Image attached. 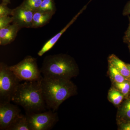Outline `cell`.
Masks as SVG:
<instances>
[{"label":"cell","instance_id":"13","mask_svg":"<svg viewBox=\"0 0 130 130\" xmlns=\"http://www.w3.org/2000/svg\"><path fill=\"white\" fill-rule=\"evenodd\" d=\"M6 130H30L26 115L20 113L13 121Z\"/></svg>","mask_w":130,"mask_h":130},{"label":"cell","instance_id":"10","mask_svg":"<svg viewBox=\"0 0 130 130\" xmlns=\"http://www.w3.org/2000/svg\"><path fill=\"white\" fill-rule=\"evenodd\" d=\"M20 29L18 25L13 24L0 29V45L6 46L12 42Z\"/></svg>","mask_w":130,"mask_h":130},{"label":"cell","instance_id":"3","mask_svg":"<svg viewBox=\"0 0 130 130\" xmlns=\"http://www.w3.org/2000/svg\"><path fill=\"white\" fill-rule=\"evenodd\" d=\"M41 72L44 77L70 79L79 73V69L71 56L60 54L48 55L42 64Z\"/></svg>","mask_w":130,"mask_h":130},{"label":"cell","instance_id":"23","mask_svg":"<svg viewBox=\"0 0 130 130\" xmlns=\"http://www.w3.org/2000/svg\"><path fill=\"white\" fill-rule=\"evenodd\" d=\"M129 24L128 29L125 32V36L124 37V40L127 43L130 42V17H129Z\"/></svg>","mask_w":130,"mask_h":130},{"label":"cell","instance_id":"17","mask_svg":"<svg viewBox=\"0 0 130 130\" xmlns=\"http://www.w3.org/2000/svg\"><path fill=\"white\" fill-rule=\"evenodd\" d=\"M109 70L112 79L115 83H121L125 81V78L112 65L109 64Z\"/></svg>","mask_w":130,"mask_h":130},{"label":"cell","instance_id":"5","mask_svg":"<svg viewBox=\"0 0 130 130\" xmlns=\"http://www.w3.org/2000/svg\"><path fill=\"white\" fill-rule=\"evenodd\" d=\"M9 67L21 81H40L43 77L38 66L37 59L31 56H26L18 64Z\"/></svg>","mask_w":130,"mask_h":130},{"label":"cell","instance_id":"8","mask_svg":"<svg viewBox=\"0 0 130 130\" xmlns=\"http://www.w3.org/2000/svg\"><path fill=\"white\" fill-rule=\"evenodd\" d=\"M20 112L18 107L10 102H0V129L6 130Z\"/></svg>","mask_w":130,"mask_h":130},{"label":"cell","instance_id":"28","mask_svg":"<svg viewBox=\"0 0 130 130\" xmlns=\"http://www.w3.org/2000/svg\"><path fill=\"white\" fill-rule=\"evenodd\" d=\"M128 43H129V50L130 51V42Z\"/></svg>","mask_w":130,"mask_h":130},{"label":"cell","instance_id":"27","mask_svg":"<svg viewBox=\"0 0 130 130\" xmlns=\"http://www.w3.org/2000/svg\"><path fill=\"white\" fill-rule=\"evenodd\" d=\"M127 66L128 69H129V70L130 72V64H127Z\"/></svg>","mask_w":130,"mask_h":130},{"label":"cell","instance_id":"7","mask_svg":"<svg viewBox=\"0 0 130 130\" xmlns=\"http://www.w3.org/2000/svg\"><path fill=\"white\" fill-rule=\"evenodd\" d=\"M34 11L30 8L22 5L12 9V24H15L21 29L32 28Z\"/></svg>","mask_w":130,"mask_h":130},{"label":"cell","instance_id":"16","mask_svg":"<svg viewBox=\"0 0 130 130\" xmlns=\"http://www.w3.org/2000/svg\"><path fill=\"white\" fill-rule=\"evenodd\" d=\"M37 11L55 13L56 11L54 0H43L40 8Z\"/></svg>","mask_w":130,"mask_h":130},{"label":"cell","instance_id":"21","mask_svg":"<svg viewBox=\"0 0 130 130\" xmlns=\"http://www.w3.org/2000/svg\"><path fill=\"white\" fill-rule=\"evenodd\" d=\"M120 129L121 130H130V121L121 123L120 125Z\"/></svg>","mask_w":130,"mask_h":130},{"label":"cell","instance_id":"11","mask_svg":"<svg viewBox=\"0 0 130 130\" xmlns=\"http://www.w3.org/2000/svg\"><path fill=\"white\" fill-rule=\"evenodd\" d=\"M54 13L36 11L34 12L32 20L33 28L43 27L48 23Z\"/></svg>","mask_w":130,"mask_h":130},{"label":"cell","instance_id":"6","mask_svg":"<svg viewBox=\"0 0 130 130\" xmlns=\"http://www.w3.org/2000/svg\"><path fill=\"white\" fill-rule=\"evenodd\" d=\"M30 130H51L59 120L57 112L51 110L40 113H26Z\"/></svg>","mask_w":130,"mask_h":130},{"label":"cell","instance_id":"19","mask_svg":"<svg viewBox=\"0 0 130 130\" xmlns=\"http://www.w3.org/2000/svg\"><path fill=\"white\" fill-rule=\"evenodd\" d=\"M12 17L8 16L0 17V29L8 26L11 23H12Z\"/></svg>","mask_w":130,"mask_h":130},{"label":"cell","instance_id":"24","mask_svg":"<svg viewBox=\"0 0 130 130\" xmlns=\"http://www.w3.org/2000/svg\"><path fill=\"white\" fill-rule=\"evenodd\" d=\"M36 1L37 0H24L23 3H21V4L24 5V6H26L28 7H29L30 8L31 6H32Z\"/></svg>","mask_w":130,"mask_h":130},{"label":"cell","instance_id":"18","mask_svg":"<svg viewBox=\"0 0 130 130\" xmlns=\"http://www.w3.org/2000/svg\"><path fill=\"white\" fill-rule=\"evenodd\" d=\"M115 85L117 90L121 92L124 95H126L129 92L130 85L128 82L124 81L121 83H115Z\"/></svg>","mask_w":130,"mask_h":130},{"label":"cell","instance_id":"12","mask_svg":"<svg viewBox=\"0 0 130 130\" xmlns=\"http://www.w3.org/2000/svg\"><path fill=\"white\" fill-rule=\"evenodd\" d=\"M109 64L115 68L125 78L130 77V72L127 64L115 55H111L109 58Z\"/></svg>","mask_w":130,"mask_h":130},{"label":"cell","instance_id":"15","mask_svg":"<svg viewBox=\"0 0 130 130\" xmlns=\"http://www.w3.org/2000/svg\"><path fill=\"white\" fill-rule=\"evenodd\" d=\"M108 100L113 105H118L124 99V95L121 92L116 89H111L108 94Z\"/></svg>","mask_w":130,"mask_h":130},{"label":"cell","instance_id":"2","mask_svg":"<svg viewBox=\"0 0 130 130\" xmlns=\"http://www.w3.org/2000/svg\"><path fill=\"white\" fill-rule=\"evenodd\" d=\"M12 101L22 107L25 113L42 112L47 109L43 94L41 80L25 81L20 84Z\"/></svg>","mask_w":130,"mask_h":130},{"label":"cell","instance_id":"14","mask_svg":"<svg viewBox=\"0 0 130 130\" xmlns=\"http://www.w3.org/2000/svg\"><path fill=\"white\" fill-rule=\"evenodd\" d=\"M118 116L123 122L130 121V99L123 103L118 113Z\"/></svg>","mask_w":130,"mask_h":130},{"label":"cell","instance_id":"25","mask_svg":"<svg viewBox=\"0 0 130 130\" xmlns=\"http://www.w3.org/2000/svg\"><path fill=\"white\" fill-rule=\"evenodd\" d=\"M124 15H128L130 14V1L126 5L123 12Z\"/></svg>","mask_w":130,"mask_h":130},{"label":"cell","instance_id":"9","mask_svg":"<svg viewBox=\"0 0 130 130\" xmlns=\"http://www.w3.org/2000/svg\"><path fill=\"white\" fill-rule=\"evenodd\" d=\"M85 9V8L80 10V11L77 14H76L73 17V18L72 20L66 26L62 29L59 32H58V34L55 35L54 36L50 39L47 41L46 42L43 46L42 47L41 49L39 51L38 53V55L40 56H42L45 53H46L51 49L55 45L57 42L58 41L60 38L61 37V35H63L64 32L66 30L69 28V27L74 23V21H76V20L77 19L78 17L83 12L84 10Z\"/></svg>","mask_w":130,"mask_h":130},{"label":"cell","instance_id":"20","mask_svg":"<svg viewBox=\"0 0 130 130\" xmlns=\"http://www.w3.org/2000/svg\"><path fill=\"white\" fill-rule=\"evenodd\" d=\"M7 6L1 3L0 5V17L9 15L12 16V9H10Z\"/></svg>","mask_w":130,"mask_h":130},{"label":"cell","instance_id":"26","mask_svg":"<svg viewBox=\"0 0 130 130\" xmlns=\"http://www.w3.org/2000/svg\"><path fill=\"white\" fill-rule=\"evenodd\" d=\"M11 0H2V4L6 5L11 4Z\"/></svg>","mask_w":130,"mask_h":130},{"label":"cell","instance_id":"22","mask_svg":"<svg viewBox=\"0 0 130 130\" xmlns=\"http://www.w3.org/2000/svg\"><path fill=\"white\" fill-rule=\"evenodd\" d=\"M42 1L43 0H37L31 6L30 8L34 11H37L40 8Z\"/></svg>","mask_w":130,"mask_h":130},{"label":"cell","instance_id":"1","mask_svg":"<svg viewBox=\"0 0 130 130\" xmlns=\"http://www.w3.org/2000/svg\"><path fill=\"white\" fill-rule=\"evenodd\" d=\"M41 85L47 109L54 112L65 101L77 94L76 86L70 79L43 77Z\"/></svg>","mask_w":130,"mask_h":130},{"label":"cell","instance_id":"4","mask_svg":"<svg viewBox=\"0 0 130 130\" xmlns=\"http://www.w3.org/2000/svg\"><path fill=\"white\" fill-rule=\"evenodd\" d=\"M3 62L0 63V102H11L21 81Z\"/></svg>","mask_w":130,"mask_h":130}]
</instances>
